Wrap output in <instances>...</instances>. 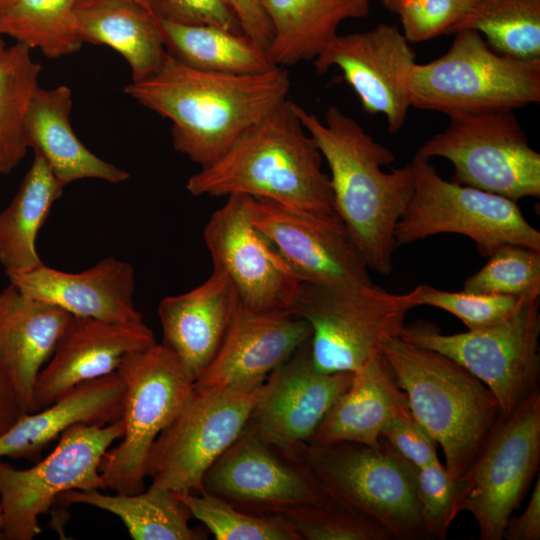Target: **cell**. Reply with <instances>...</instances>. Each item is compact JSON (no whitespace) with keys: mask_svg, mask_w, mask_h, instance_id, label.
<instances>
[{"mask_svg":"<svg viewBox=\"0 0 540 540\" xmlns=\"http://www.w3.org/2000/svg\"><path fill=\"white\" fill-rule=\"evenodd\" d=\"M453 35L442 56L414 65L408 82L411 107L450 116L514 111L540 102V58L500 54L472 29Z\"/></svg>","mask_w":540,"mask_h":540,"instance_id":"obj_5","label":"cell"},{"mask_svg":"<svg viewBox=\"0 0 540 540\" xmlns=\"http://www.w3.org/2000/svg\"><path fill=\"white\" fill-rule=\"evenodd\" d=\"M411 415L406 394L382 353L377 354L353 372L350 386L328 410L309 443L377 446L394 419Z\"/></svg>","mask_w":540,"mask_h":540,"instance_id":"obj_26","label":"cell"},{"mask_svg":"<svg viewBox=\"0 0 540 540\" xmlns=\"http://www.w3.org/2000/svg\"><path fill=\"white\" fill-rule=\"evenodd\" d=\"M61 307L9 284L0 290V360L25 413L33 408L37 377L71 318Z\"/></svg>","mask_w":540,"mask_h":540,"instance_id":"obj_24","label":"cell"},{"mask_svg":"<svg viewBox=\"0 0 540 540\" xmlns=\"http://www.w3.org/2000/svg\"><path fill=\"white\" fill-rule=\"evenodd\" d=\"M417 497L424 531L428 538L444 539L461 512L462 477L453 475L439 460L418 468Z\"/></svg>","mask_w":540,"mask_h":540,"instance_id":"obj_40","label":"cell"},{"mask_svg":"<svg viewBox=\"0 0 540 540\" xmlns=\"http://www.w3.org/2000/svg\"><path fill=\"white\" fill-rule=\"evenodd\" d=\"M238 18L243 33L267 50L273 29L262 0H225Z\"/></svg>","mask_w":540,"mask_h":540,"instance_id":"obj_44","label":"cell"},{"mask_svg":"<svg viewBox=\"0 0 540 540\" xmlns=\"http://www.w3.org/2000/svg\"><path fill=\"white\" fill-rule=\"evenodd\" d=\"M417 153L448 160L458 184L516 202L540 197V154L529 145L514 111L450 115L448 126Z\"/></svg>","mask_w":540,"mask_h":540,"instance_id":"obj_11","label":"cell"},{"mask_svg":"<svg viewBox=\"0 0 540 540\" xmlns=\"http://www.w3.org/2000/svg\"><path fill=\"white\" fill-rule=\"evenodd\" d=\"M311 332L308 322L291 312H254L241 304L217 354L194 387L256 389Z\"/></svg>","mask_w":540,"mask_h":540,"instance_id":"obj_21","label":"cell"},{"mask_svg":"<svg viewBox=\"0 0 540 540\" xmlns=\"http://www.w3.org/2000/svg\"><path fill=\"white\" fill-rule=\"evenodd\" d=\"M472 29L496 52L540 58V0H476L451 34Z\"/></svg>","mask_w":540,"mask_h":540,"instance_id":"obj_34","label":"cell"},{"mask_svg":"<svg viewBox=\"0 0 540 540\" xmlns=\"http://www.w3.org/2000/svg\"><path fill=\"white\" fill-rule=\"evenodd\" d=\"M252 197L230 195L212 213L203 239L213 268L233 284L250 311L291 312L301 282L251 217Z\"/></svg>","mask_w":540,"mask_h":540,"instance_id":"obj_15","label":"cell"},{"mask_svg":"<svg viewBox=\"0 0 540 540\" xmlns=\"http://www.w3.org/2000/svg\"><path fill=\"white\" fill-rule=\"evenodd\" d=\"M381 353L413 418L442 448L445 467L463 477L504 418L497 398L451 358L400 336L386 338Z\"/></svg>","mask_w":540,"mask_h":540,"instance_id":"obj_4","label":"cell"},{"mask_svg":"<svg viewBox=\"0 0 540 540\" xmlns=\"http://www.w3.org/2000/svg\"><path fill=\"white\" fill-rule=\"evenodd\" d=\"M506 540L540 539V479L537 478L528 505L517 517H510L503 532Z\"/></svg>","mask_w":540,"mask_h":540,"instance_id":"obj_45","label":"cell"},{"mask_svg":"<svg viewBox=\"0 0 540 540\" xmlns=\"http://www.w3.org/2000/svg\"><path fill=\"white\" fill-rule=\"evenodd\" d=\"M154 14L179 24L208 25L244 34L237 16L225 0H159Z\"/></svg>","mask_w":540,"mask_h":540,"instance_id":"obj_42","label":"cell"},{"mask_svg":"<svg viewBox=\"0 0 540 540\" xmlns=\"http://www.w3.org/2000/svg\"><path fill=\"white\" fill-rule=\"evenodd\" d=\"M487 263L469 276L463 290L508 296H540V250L517 244L497 248Z\"/></svg>","mask_w":540,"mask_h":540,"instance_id":"obj_38","label":"cell"},{"mask_svg":"<svg viewBox=\"0 0 540 540\" xmlns=\"http://www.w3.org/2000/svg\"><path fill=\"white\" fill-rule=\"evenodd\" d=\"M79 0H13L0 14V34L50 59L78 52L84 44L77 27Z\"/></svg>","mask_w":540,"mask_h":540,"instance_id":"obj_33","label":"cell"},{"mask_svg":"<svg viewBox=\"0 0 540 540\" xmlns=\"http://www.w3.org/2000/svg\"><path fill=\"white\" fill-rule=\"evenodd\" d=\"M293 103L287 99L219 160L191 175L187 191L194 196L246 195L314 219L341 220L323 157Z\"/></svg>","mask_w":540,"mask_h":540,"instance_id":"obj_3","label":"cell"},{"mask_svg":"<svg viewBox=\"0 0 540 540\" xmlns=\"http://www.w3.org/2000/svg\"><path fill=\"white\" fill-rule=\"evenodd\" d=\"M72 92L66 85L40 86L30 98L24 136L63 186L81 179L120 183L129 173L91 152L76 136L70 121Z\"/></svg>","mask_w":540,"mask_h":540,"instance_id":"obj_27","label":"cell"},{"mask_svg":"<svg viewBox=\"0 0 540 540\" xmlns=\"http://www.w3.org/2000/svg\"><path fill=\"white\" fill-rule=\"evenodd\" d=\"M297 456L330 499L372 518L393 539L428 538L417 497L418 468L383 438L377 446L307 443Z\"/></svg>","mask_w":540,"mask_h":540,"instance_id":"obj_6","label":"cell"},{"mask_svg":"<svg viewBox=\"0 0 540 540\" xmlns=\"http://www.w3.org/2000/svg\"><path fill=\"white\" fill-rule=\"evenodd\" d=\"M124 387L117 374L76 385L49 406L22 415L0 436V457L37 462L42 452L77 424L104 426L122 418Z\"/></svg>","mask_w":540,"mask_h":540,"instance_id":"obj_25","label":"cell"},{"mask_svg":"<svg viewBox=\"0 0 540 540\" xmlns=\"http://www.w3.org/2000/svg\"><path fill=\"white\" fill-rule=\"evenodd\" d=\"M353 372L315 369L310 338L275 370L259 389L247 427L285 455L298 458L335 401L347 390Z\"/></svg>","mask_w":540,"mask_h":540,"instance_id":"obj_18","label":"cell"},{"mask_svg":"<svg viewBox=\"0 0 540 540\" xmlns=\"http://www.w3.org/2000/svg\"><path fill=\"white\" fill-rule=\"evenodd\" d=\"M7 46L4 40V36L0 34V56L3 54V52L6 50Z\"/></svg>","mask_w":540,"mask_h":540,"instance_id":"obj_51","label":"cell"},{"mask_svg":"<svg viewBox=\"0 0 540 540\" xmlns=\"http://www.w3.org/2000/svg\"><path fill=\"white\" fill-rule=\"evenodd\" d=\"M272 25L267 48L278 67L314 60L338 35L342 22L370 13V0H262Z\"/></svg>","mask_w":540,"mask_h":540,"instance_id":"obj_29","label":"cell"},{"mask_svg":"<svg viewBox=\"0 0 540 540\" xmlns=\"http://www.w3.org/2000/svg\"><path fill=\"white\" fill-rule=\"evenodd\" d=\"M330 170L334 209L370 270L389 275L397 247L394 231L413 192L411 164L391 172L393 152L352 117L329 106L324 121L293 103Z\"/></svg>","mask_w":540,"mask_h":540,"instance_id":"obj_2","label":"cell"},{"mask_svg":"<svg viewBox=\"0 0 540 540\" xmlns=\"http://www.w3.org/2000/svg\"><path fill=\"white\" fill-rule=\"evenodd\" d=\"M13 0H0V14L4 12Z\"/></svg>","mask_w":540,"mask_h":540,"instance_id":"obj_50","label":"cell"},{"mask_svg":"<svg viewBox=\"0 0 540 540\" xmlns=\"http://www.w3.org/2000/svg\"><path fill=\"white\" fill-rule=\"evenodd\" d=\"M202 486L204 492L256 515L281 514L329 499L299 457L285 455L247 426L206 471Z\"/></svg>","mask_w":540,"mask_h":540,"instance_id":"obj_16","label":"cell"},{"mask_svg":"<svg viewBox=\"0 0 540 540\" xmlns=\"http://www.w3.org/2000/svg\"><path fill=\"white\" fill-rule=\"evenodd\" d=\"M31 51L15 43L0 56V174L10 173L28 149L24 119L42 70Z\"/></svg>","mask_w":540,"mask_h":540,"instance_id":"obj_35","label":"cell"},{"mask_svg":"<svg viewBox=\"0 0 540 540\" xmlns=\"http://www.w3.org/2000/svg\"><path fill=\"white\" fill-rule=\"evenodd\" d=\"M260 387H194L186 406L158 435L149 451V487L178 494L201 493L206 471L245 428Z\"/></svg>","mask_w":540,"mask_h":540,"instance_id":"obj_13","label":"cell"},{"mask_svg":"<svg viewBox=\"0 0 540 540\" xmlns=\"http://www.w3.org/2000/svg\"><path fill=\"white\" fill-rule=\"evenodd\" d=\"M3 524H4V510H3L2 498L0 494V539H2Z\"/></svg>","mask_w":540,"mask_h":540,"instance_id":"obj_49","label":"cell"},{"mask_svg":"<svg viewBox=\"0 0 540 540\" xmlns=\"http://www.w3.org/2000/svg\"><path fill=\"white\" fill-rule=\"evenodd\" d=\"M158 25L166 51L194 69L239 75L263 73L278 67L271 62L266 49L244 34L160 18Z\"/></svg>","mask_w":540,"mask_h":540,"instance_id":"obj_32","label":"cell"},{"mask_svg":"<svg viewBox=\"0 0 540 540\" xmlns=\"http://www.w3.org/2000/svg\"><path fill=\"white\" fill-rule=\"evenodd\" d=\"M251 217L301 283L341 289L374 284L342 220L314 219L255 198Z\"/></svg>","mask_w":540,"mask_h":540,"instance_id":"obj_19","label":"cell"},{"mask_svg":"<svg viewBox=\"0 0 540 540\" xmlns=\"http://www.w3.org/2000/svg\"><path fill=\"white\" fill-rule=\"evenodd\" d=\"M123 431L122 419L104 426L77 424L60 435L45 458L27 469L0 461L2 539L35 538L41 532L39 517L63 492L102 489L101 460Z\"/></svg>","mask_w":540,"mask_h":540,"instance_id":"obj_12","label":"cell"},{"mask_svg":"<svg viewBox=\"0 0 540 540\" xmlns=\"http://www.w3.org/2000/svg\"><path fill=\"white\" fill-rule=\"evenodd\" d=\"M476 0H412L396 13L410 43L451 34Z\"/></svg>","mask_w":540,"mask_h":540,"instance_id":"obj_41","label":"cell"},{"mask_svg":"<svg viewBox=\"0 0 540 540\" xmlns=\"http://www.w3.org/2000/svg\"><path fill=\"white\" fill-rule=\"evenodd\" d=\"M155 343L154 333L144 321L113 322L72 315L37 377L32 412L49 406L78 384L115 372L126 355Z\"/></svg>","mask_w":540,"mask_h":540,"instance_id":"obj_20","label":"cell"},{"mask_svg":"<svg viewBox=\"0 0 540 540\" xmlns=\"http://www.w3.org/2000/svg\"><path fill=\"white\" fill-rule=\"evenodd\" d=\"M179 496L192 517L217 540H301L295 527L280 514L244 512L204 491Z\"/></svg>","mask_w":540,"mask_h":540,"instance_id":"obj_36","label":"cell"},{"mask_svg":"<svg viewBox=\"0 0 540 540\" xmlns=\"http://www.w3.org/2000/svg\"><path fill=\"white\" fill-rule=\"evenodd\" d=\"M24 414L25 411L0 360V436Z\"/></svg>","mask_w":540,"mask_h":540,"instance_id":"obj_46","label":"cell"},{"mask_svg":"<svg viewBox=\"0 0 540 540\" xmlns=\"http://www.w3.org/2000/svg\"><path fill=\"white\" fill-rule=\"evenodd\" d=\"M313 61L319 74L338 68L363 110L386 117L390 134L402 129L411 107L408 82L416 54L397 25L338 34Z\"/></svg>","mask_w":540,"mask_h":540,"instance_id":"obj_17","label":"cell"},{"mask_svg":"<svg viewBox=\"0 0 540 540\" xmlns=\"http://www.w3.org/2000/svg\"><path fill=\"white\" fill-rule=\"evenodd\" d=\"M124 387L122 440L100 463L102 489L135 494L144 490L146 461L158 435L180 414L194 381L161 343L126 355L116 370Z\"/></svg>","mask_w":540,"mask_h":540,"instance_id":"obj_7","label":"cell"},{"mask_svg":"<svg viewBox=\"0 0 540 540\" xmlns=\"http://www.w3.org/2000/svg\"><path fill=\"white\" fill-rule=\"evenodd\" d=\"M5 274L9 284L22 293L55 304L73 316L143 321L134 302L135 271L127 261L106 257L76 273L43 263L27 271Z\"/></svg>","mask_w":540,"mask_h":540,"instance_id":"obj_22","label":"cell"},{"mask_svg":"<svg viewBox=\"0 0 540 540\" xmlns=\"http://www.w3.org/2000/svg\"><path fill=\"white\" fill-rule=\"evenodd\" d=\"M64 187L45 160L34 154L17 193L0 212V263L5 273L27 271L44 263L36 248L38 232Z\"/></svg>","mask_w":540,"mask_h":540,"instance_id":"obj_31","label":"cell"},{"mask_svg":"<svg viewBox=\"0 0 540 540\" xmlns=\"http://www.w3.org/2000/svg\"><path fill=\"white\" fill-rule=\"evenodd\" d=\"M284 67L257 74L194 69L167 51L158 69L125 94L171 121L173 148L200 168L219 160L251 127L287 100Z\"/></svg>","mask_w":540,"mask_h":540,"instance_id":"obj_1","label":"cell"},{"mask_svg":"<svg viewBox=\"0 0 540 540\" xmlns=\"http://www.w3.org/2000/svg\"><path fill=\"white\" fill-rule=\"evenodd\" d=\"M413 192L398 220L397 247L443 233L473 240L482 257L517 244L540 250V232L524 217L516 201L442 178L430 159L415 154Z\"/></svg>","mask_w":540,"mask_h":540,"instance_id":"obj_9","label":"cell"},{"mask_svg":"<svg viewBox=\"0 0 540 540\" xmlns=\"http://www.w3.org/2000/svg\"><path fill=\"white\" fill-rule=\"evenodd\" d=\"M381 438L417 468L439 460L436 441L412 415L394 419Z\"/></svg>","mask_w":540,"mask_h":540,"instance_id":"obj_43","label":"cell"},{"mask_svg":"<svg viewBox=\"0 0 540 540\" xmlns=\"http://www.w3.org/2000/svg\"><path fill=\"white\" fill-rule=\"evenodd\" d=\"M132 2H135L149 10H151L153 13L155 11V8L159 2V0H130Z\"/></svg>","mask_w":540,"mask_h":540,"instance_id":"obj_48","label":"cell"},{"mask_svg":"<svg viewBox=\"0 0 540 540\" xmlns=\"http://www.w3.org/2000/svg\"><path fill=\"white\" fill-rule=\"evenodd\" d=\"M412 0H381L382 5L390 12L396 14L398 10Z\"/></svg>","mask_w":540,"mask_h":540,"instance_id":"obj_47","label":"cell"},{"mask_svg":"<svg viewBox=\"0 0 540 540\" xmlns=\"http://www.w3.org/2000/svg\"><path fill=\"white\" fill-rule=\"evenodd\" d=\"M75 14L83 42L118 52L130 67L132 82L160 66L166 49L151 10L130 0H79Z\"/></svg>","mask_w":540,"mask_h":540,"instance_id":"obj_28","label":"cell"},{"mask_svg":"<svg viewBox=\"0 0 540 540\" xmlns=\"http://www.w3.org/2000/svg\"><path fill=\"white\" fill-rule=\"evenodd\" d=\"M539 463L540 393L536 392L496 425L462 477L461 511L473 515L482 540L503 539Z\"/></svg>","mask_w":540,"mask_h":540,"instance_id":"obj_14","label":"cell"},{"mask_svg":"<svg viewBox=\"0 0 540 540\" xmlns=\"http://www.w3.org/2000/svg\"><path fill=\"white\" fill-rule=\"evenodd\" d=\"M64 504H86L122 520L135 540H203L204 529L192 528L189 509L178 493L149 487L135 494H103L99 489L69 490L57 498Z\"/></svg>","mask_w":540,"mask_h":540,"instance_id":"obj_30","label":"cell"},{"mask_svg":"<svg viewBox=\"0 0 540 540\" xmlns=\"http://www.w3.org/2000/svg\"><path fill=\"white\" fill-rule=\"evenodd\" d=\"M418 305L442 309L457 317L468 330L497 324L513 315L532 296H508L467 291H445L421 284L415 287Z\"/></svg>","mask_w":540,"mask_h":540,"instance_id":"obj_39","label":"cell"},{"mask_svg":"<svg viewBox=\"0 0 540 540\" xmlns=\"http://www.w3.org/2000/svg\"><path fill=\"white\" fill-rule=\"evenodd\" d=\"M280 515L290 521L301 540H393L381 524L330 498L289 508Z\"/></svg>","mask_w":540,"mask_h":540,"instance_id":"obj_37","label":"cell"},{"mask_svg":"<svg viewBox=\"0 0 540 540\" xmlns=\"http://www.w3.org/2000/svg\"><path fill=\"white\" fill-rule=\"evenodd\" d=\"M240 305L230 279L215 268L200 285L159 302L161 344L179 359L194 382L217 354Z\"/></svg>","mask_w":540,"mask_h":540,"instance_id":"obj_23","label":"cell"},{"mask_svg":"<svg viewBox=\"0 0 540 540\" xmlns=\"http://www.w3.org/2000/svg\"><path fill=\"white\" fill-rule=\"evenodd\" d=\"M418 305L414 287L396 294L372 284L341 289L301 283L291 313L311 327L312 363L322 373L354 372L381 354L384 340L400 336Z\"/></svg>","mask_w":540,"mask_h":540,"instance_id":"obj_8","label":"cell"},{"mask_svg":"<svg viewBox=\"0 0 540 540\" xmlns=\"http://www.w3.org/2000/svg\"><path fill=\"white\" fill-rule=\"evenodd\" d=\"M540 296L528 297L505 320L463 333L443 334L434 324H405L400 337L439 352L469 371L497 398L508 417L526 398L539 392Z\"/></svg>","mask_w":540,"mask_h":540,"instance_id":"obj_10","label":"cell"}]
</instances>
